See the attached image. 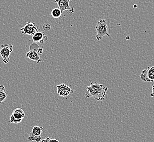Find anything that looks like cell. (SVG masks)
<instances>
[{
	"label": "cell",
	"mask_w": 154,
	"mask_h": 142,
	"mask_svg": "<svg viewBox=\"0 0 154 142\" xmlns=\"http://www.w3.org/2000/svg\"><path fill=\"white\" fill-rule=\"evenodd\" d=\"M90 85L86 88L87 93L85 94L86 98L92 97L96 101H103L106 99L108 88L104 86L103 84L92 83L90 82Z\"/></svg>",
	"instance_id": "cell-1"
},
{
	"label": "cell",
	"mask_w": 154,
	"mask_h": 142,
	"mask_svg": "<svg viewBox=\"0 0 154 142\" xmlns=\"http://www.w3.org/2000/svg\"><path fill=\"white\" fill-rule=\"evenodd\" d=\"M95 28L96 30V38L98 41H101L104 36H108L109 37H111L108 32V25L106 19H100L97 23V25Z\"/></svg>",
	"instance_id": "cell-2"
},
{
	"label": "cell",
	"mask_w": 154,
	"mask_h": 142,
	"mask_svg": "<svg viewBox=\"0 0 154 142\" xmlns=\"http://www.w3.org/2000/svg\"><path fill=\"white\" fill-rule=\"evenodd\" d=\"M38 45L37 43L33 42L30 46V51L26 54V57L29 59L35 61L37 63H38L42 61V59L40 57V55L38 52L39 49Z\"/></svg>",
	"instance_id": "cell-3"
},
{
	"label": "cell",
	"mask_w": 154,
	"mask_h": 142,
	"mask_svg": "<svg viewBox=\"0 0 154 142\" xmlns=\"http://www.w3.org/2000/svg\"><path fill=\"white\" fill-rule=\"evenodd\" d=\"M13 45L11 44H4L1 45L0 55L2 57L5 64L8 63L9 61V56L13 51Z\"/></svg>",
	"instance_id": "cell-4"
},
{
	"label": "cell",
	"mask_w": 154,
	"mask_h": 142,
	"mask_svg": "<svg viewBox=\"0 0 154 142\" xmlns=\"http://www.w3.org/2000/svg\"><path fill=\"white\" fill-rule=\"evenodd\" d=\"M24 117L25 112L24 110L21 108H17L13 111L10 116L9 122L12 124H19L22 122Z\"/></svg>",
	"instance_id": "cell-5"
},
{
	"label": "cell",
	"mask_w": 154,
	"mask_h": 142,
	"mask_svg": "<svg viewBox=\"0 0 154 142\" xmlns=\"http://www.w3.org/2000/svg\"><path fill=\"white\" fill-rule=\"evenodd\" d=\"M20 30L24 35L31 36L38 31V26L34 22H27L23 27L21 28Z\"/></svg>",
	"instance_id": "cell-6"
},
{
	"label": "cell",
	"mask_w": 154,
	"mask_h": 142,
	"mask_svg": "<svg viewBox=\"0 0 154 142\" xmlns=\"http://www.w3.org/2000/svg\"><path fill=\"white\" fill-rule=\"evenodd\" d=\"M43 129L44 128L43 127L35 126L33 127L32 131L29 134L28 140L30 142H32V141H36V142H41L42 137L41 135L43 131Z\"/></svg>",
	"instance_id": "cell-7"
},
{
	"label": "cell",
	"mask_w": 154,
	"mask_h": 142,
	"mask_svg": "<svg viewBox=\"0 0 154 142\" xmlns=\"http://www.w3.org/2000/svg\"><path fill=\"white\" fill-rule=\"evenodd\" d=\"M140 77L144 82H154V66L148 67L147 69L143 70Z\"/></svg>",
	"instance_id": "cell-8"
},
{
	"label": "cell",
	"mask_w": 154,
	"mask_h": 142,
	"mask_svg": "<svg viewBox=\"0 0 154 142\" xmlns=\"http://www.w3.org/2000/svg\"><path fill=\"white\" fill-rule=\"evenodd\" d=\"M57 88L58 95L61 97H67L72 94L74 91V90L71 89L69 86H68L65 83H62L57 85Z\"/></svg>",
	"instance_id": "cell-9"
},
{
	"label": "cell",
	"mask_w": 154,
	"mask_h": 142,
	"mask_svg": "<svg viewBox=\"0 0 154 142\" xmlns=\"http://www.w3.org/2000/svg\"><path fill=\"white\" fill-rule=\"evenodd\" d=\"M72 0H55L54 2L57 3L61 12L68 11L69 13H73L74 9L69 6V2Z\"/></svg>",
	"instance_id": "cell-10"
},
{
	"label": "cell",
	"mask_w": 154,
	"mask_h": 142,
	"mask_svg": "<svg viewBox=\"0 0 154 142\" xmlns=\"http://www.w3.org/2000/svg\"><path fill=\"white\" fill-rule=\"evenodd\" d=\"M48 37L43 32H37L32 35V40L35 43H40L42 45L44 44L48 40Z\"/></svg>",
	"instance_id": "cell-11"
},
{
	"label": "cell",
	"mask_w": 154,
	"mask_h": 142,
	"mask_svg": "<svg viewBox=\"0 0 154 142\" xmlns=\"http://www.w3.org/2000/svg\"><path fill=\"white\" fill-rule=\"evenodd\" d=\"M7 92L5 87L3 85H0V103L5 101L7 97Z\"/></svg>",
	"instance_id": "cell-12"
},
{
	"label": "cell",
	"mask_w": 154,
	"mask_h": 142,
	"mask_svg": "<svg viewBox=\"0 0 154 142\" xmlns=\"http://www.w3.org/2000/svg\"><path fill=\"white\" fill-rule=\"evenodd\" d=\"M62 12L59 8H56L52 10L51 12V14L54 18H59L62 14Z\"/></svg>",
	"instance_id": "cell-13"
},
{
	"label": "cell",
	"mask_w": 154,
	"mask_h": 142,
	"mask_svg": "<svg viewBox=\"0 0 154 142\" xmlns=\"http://www.w3.org/2000/svg\"><path fill=\"white\" fill-rule=\"evenodd\" d=\"M41 142H59V141L57 139L51 138L50 137H46L45 139H42Z\"/></svg>",
	"instance_id": "cell-14"
},
{
	"label": "cell",
	"mask_w": 154,
	"mask_h": 142,
	"mask_svg": "<svg viewBox=\"0 0 154 142\" xmlns=\"http://www.w3.org/2000/svg\"><path fill=\"white\" fill-rule=\"evenodd\" d=\"M43 29L45 31H49V30H51V25L48 23H45L44 25H43Z\"/></svg>",
	"instance_id": "cell-15"
},
{
	"label": "cell",
	"mask_w": 154,
	"mask_h": 142,
	"mask_svg": "<svg viewBox=\"0 0 154 142\" xmlns=\"http://www.w3.org/2000/svg\"><path fill=\"white\" fill-rule=\"evenodd\" d=\"M150 96L154 97V85L152 84V92H151V94H150Z\"/></svg>",
	"instance_id": "cell-16"
},
{
	"label": "cell",
	"mask_w": 154,
	"mask_h": 142,
	"mask_svg": "<svg viewBox=\"0 0 154 142\" xmlns=\"http://www.w3.org/2000/svg\"><path fill=\"white\" fill-rule=\"evenodd\" d=\"M38 52L40 55H42L43 53V49L42 48H39V49H38Z\"/></svg>",
	"instance_id": "cell-17"
}]
</instances>
